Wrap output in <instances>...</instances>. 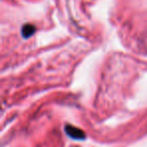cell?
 I'll return each instance as SVG.
<instances>
[{
    "label": "cell",
    "mask_w": 147,
    "mask_h": 147,
    "mask_svg": "<svg viewBox=\"0 0 147 147\" xmlns=\"http://www.w3.org/2000/svg\"><path fill=\"white\" fill-rule=\"evenodd\" d=\"M35 31V27L34 25L32 24H25L22 26V29H21V33H22V36L25 37V38H28L29 36L34 33Z\"/></svg>",
    "instance_id": "obj_2"
},
{
    "label": "cell",
    "mask_w": 147,
    "mask_h": 147,
    "mask_svg": "<svg viewBox=\"0 0 147 147\" xmlns=\"http://www.w3.org/2000/svg\"><path fill=\"white\" fill-rule=\"evenodd\" d=\"M65 131L71 138L76 139V140H84L86 138V134L84 131L71 125H65Z\"/></svg>",
    "instance_id": "obj_1"
}]
</instances>
